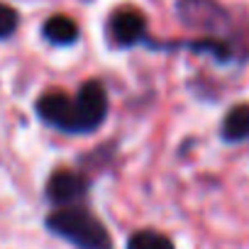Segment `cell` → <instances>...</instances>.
I'll return each mask as SVG.
<instances>
[{"label":"cell","instance_id":"cell-1","mask_svg":"<svg viewBox=\"0 0 249 249\" xmlns=\"http://www.w3.org/2000/svg\"><path fill=\"white\" fill-rule=\"evenodd\" d=\"M47 227L54 234L64 237L66 242L76 244L78 249H112L105 225L86 208L78 205L59 208L47 217Z\"/></svg>","mask_w":249,"mask_h":249},{"label":"cell","instance_id":"cell-2","mask_svg":"<svg viewBox=\"0 0 249 249\" xmlns=\"http://www.w3.org/2000/svg\"><path fill=\"white\" fill-rule=\"evenodd\" d=\"M76 117H78V135L98 130L107 115V95L100 81H86L76 93Z\"/></svg>","mask_w":249,"mask_h":249},{"label":"cell","instance_id":"cell-3","mask_svg":"<svg viewBox=\"0 0 249 249\" xmlns=\"http://www.w3.org/2000/svg\"><path fill=\"white\" fill-rule=\"evenodd\" d=\"M37 115L61 132L78 135V117H76V100L69 98L64 90H47L37 100Z\"/></svg>","mask_w":249,"mask_h":249},{"label":"cell","instance_id":"cell-4","mask_svg":"<svg viewBox=\"0 0 249 249\" xmlns=\"http://www.w3.org/2000/svg\"><path fill=\"white\" fill-rule=\"evenodd\" d=\"M86 191H88L86 176H81L76 171H69V169L54 171L47 181V198L59 208L73 205L76 200H81L86 196Z\"/></svg>","mask_w":249,"mask_h":249},{"label":"cell","instance_id":"cell-5","mask_svg":"<svg viewBox=\"0 0 249 249\" xmlns=\"http://www.w3.org/2000/svg\"><path fill=\"white\" fill-rule=\"evenodd\" d=\"M147 32V20L140 10L132 8H122L117 13H112L110 18V35L115 39V44L120 47H132L137 44Z\"/></svg>","mask_w":249,"mask_h":249},{"label":"cell","instance_id":"cell-6","mask_svg":"<svg viewBox=\"0 0 249 249\" xmlns=\"http://www.w3.org/2000/svg\"><path fill=\"white\" fill-rule=\"evenodd\" d=\"M42 35H44L47 42H52L56 47H69V44H73L78 39V25L66 15H52L44 22Z\"/></svg>","mask_w":249,"mask_h":249},{"label":"cell","instance_id":"cell-7","mask_svg":"<svg viewBox=\"0 0 249 249\" xmlns=\"http://www.w3.org/2000/svg\"><path fill=\"white\" fill-rule=\"evenodd\" d=\"M222 137L227 142L249 140V105H234L225 115L222 122Z\"/></svg>","mask_w":249,"mask_h":249},{"label":"cell","instance_id":"cell-8","mask_svg":"<svg viewBox=\"0 0 249 249\" xmlns=\"http://www.w3.org/2000/svg\"><path fill=\"white\" fill-rule=\"evenodd\" d=\"M127 249H176V247L164 232L140 230L127 239Z\"/></svg>","mask_w":249,"mask_h":249},{"label":"cell","instance_id":"cell-9","mask_svg":"<svg viewBox=\"0 0 249 249\" xmlns=\"http://www.w3.org/2000/svg\"><path fill=\"white\" fill-rule=\"evenodd\" d=\"M18 25H20L18 10L10 8V5H5V3H0V39L13 37L15 30H18Z\"/></svg>","mask_w":249,"mask_h":249}]
</instances>
